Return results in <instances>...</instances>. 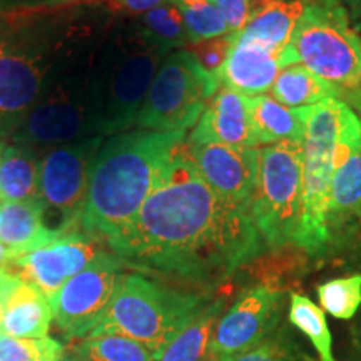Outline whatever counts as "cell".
Masks as SVG:
<instances>
[{"instance_id": "e575fe53", "label": "cell", "mask_w": 361, "mask_h": 361, "mask_svg": "<svg viewBox=\"0 0 361 361\" xmlns=\"http://www.w3.org/2000/svg\"><path fill=\"white\" fill-rule=\"evenodd\" d=\"M80 2L84 0H0V16L54 11V8L71 7Z\"/></svg>"}, {"instance_id": "ba28073f", "label": "cell", "mask_w": 361, "mask_h": 361, "mask_svg": "<svg viewBox=\"0 0 361 361\" xmlns=\"http://www.w3.org/2000/svg\"><path fill=\"white\" fill-rule=\"evenodd\" d=\"M296 62L336 87L361 85V39L338 0H306L291 35Z\"/></svg>"}, {"instance_id": "5bb4252c", "label": "cell", "mask_w": 361, "mask_h": 361, "mask_svg": "<svg viewBox=\"0 0 361 361\" xmlns=\"http://www.w3.org/2000/svg\"><path fill=\"white\" fill-rule=\"evenodd\" d=\"M189 157L201 178L221 200L250 213L259 176L258 147L189 144Z\"/></svg>"}, {"instance_id": "52a82bcc", "label": "cell", "mask_w": 361, "mask_h": 361, "mask_svg": "<svg viewBox=\"0 0 361 361\" xmlns=\"http://www.w3.org/2000/svg\"><path fill=\"white\" fill-rule=\"evenodd\" d=\"M346 104L328 99L301 107L306 121L301 176V213L295 245L310 255H322L331 245L328 228L329 188Z\"/></svg>"}, {"instance_id": "ffe728a7", "label": "cell", "mask_w": 361, "mask_h": 361, "mask_svg": "<svg viewBox=\"0 0 361 361\" xmlns=\"http://www.w3.org/2000/svg\"><path fill=\"white\" fill-rule=\"evenodd\" d=\"M52 322L49 298L27 281H22L0 306V333L4 335L40 340L47 338Z\"/></svg>"}, {"instance_id": "4dcf8cb0", "label": "cell", "mask_w": 361, "mask_h": 361, "mask_svg": "<svg viewBox=\"0 0 361 361\" xmlns=\"http://www.w3.org/2000/svg\"><path fill=\"white\" fill-rule=\"evenodd\" d=\"M223 361H311V358L305 355L288 331H274L251 350Z\"/></svg>"}, {"instance_id": "6da1fadb", "label": "cell", "mask_w": 361, "mask_h": 361, "mask_svg": "<svg viewBox=\"0 0 361 361\" xmlns=\"http://www.w3.org/2000/svg\"><path fill=\"white\" fill-rule=\"evenodd\" d=\"M107 246L137 269L213 284L255 258L264 243L250 213L221 200L183 147L168 178Z\"/></svg>"}, {"instance_id": "b9f144b4", "label": "cell", "mask_w": 361, "mask_h": 361, "mask_svg": "<svg viewBox=\"0 0 361 361\" xmlns=\"http://www.w3.org/2000/svg\"><path fill=\"white\" fill-rule=\"evenodd\" d=\"M360 219H361V218H360Z\"/></svg>"}, {"instance_id": "5b68a950", "label": "cell", "mask_w": 361, "mask_h": 361, "mask_svg": "<svg viewBox=\"0 0 361 361\" xmlns=\"http://www.w3.org/2000/svg\"><path fill=\"white\" fill-rule=\"evenodd\" d=\"M169 54L144 37L137 24L109 30L97 56V135L128 133L135 126L157 69Z\"/></svg>"}, {"instance_id": "603a6c76", "label": "cell", "mask_w": 361, "mask_h": 361, "mask_svg": "<svg viewBox=\"0 0 361 361\" xmlns=\"http://www.w3.org/2000/svg\"><path fill=\"white\" fill-rule=\"evenodd\" d=\"M40 154L19 144H0V202L40 200Z\"/></svg>"}, {"instance_id": "60d3db41", "label": "cell", "mask_w": 361, "mask_h": 361, "mask_svg": "<svg viewBox=\"0 0 361 361\" xmlns=\"http://www.w3.org/2000/svg\"><path fill=\"white\" fill-rule=\"evenodd\" d=\"M0 206H2V202H0Z\"/></svg>"}, {"instance_id": "ac0fdd59", "label": "cell", "mask_w": 361, "mask_h": 361, "mask_svg": "<svg viewBox=\"0 0 361 361\" xmlns=\"http://www.w3.org/2000/svg\"><path fill=\"white\" fill-rule=\"evenodd\" d=\"M189 144H221V146H259L252 128L250 101L236 90L223 87L207 102L204 112L194 126Z\"/></svg>"}, {"instance_id": "277c9868", "label": "cell", "mask_w": 361, "mask_h": 361, "mask_svg": "<svg viewBox=\"0 0 361 361\" xmlns=\"http://www.w3.org/2000/svg\"><path fill=\"white\" fill-rule=\"evenodd\" d=\"M109 32V30H107ZM107 32L90 40L59 69L11 142L34 151L97 135V56Z\"/></svg>"}, {"instance_id": "7402d4cb", "label": "cell", "mask_w": 361, "mask_h": 361, "mask_svg": "<svg viewBox=\"0 0 361 361\" xmlns=\"http://www.w3.org/2000/svg\"><path fill=\"white\" fill-rule=\"evenodd\" d=\"M247 101L258 144L305 141L306 121L301 107L291 109L266 94L247 97Z\"/></svg>"}, {"instance_id": "3957f363", "label": "cell", "mask_w": 361, "mask_h": 361, "mask_svg": "<svg viewBox=\"0 0 361 361\" xmlns=\"http://www.w3.org/2000/svg\"><path fill=\"white\" fill-rule=\"evenodd\" d=\"M186 133L135 129L104 139L94 162L80 226L111 239L137 216L147 197L168 178Z\"/></svg>"}, {"instance_id": "e0dca14e", "label": "cell", "mask_w": 361, "mask_h": 361, "mask_svg": "<svg viewBox=\"0 0 361 361\" xmlns=\"http://www.w3.org/2000/svg\"><path fill=\"white\" fill-rule=\"evenodd\" d=\"M298 64L288 45L283 51L231 34V49L218 72L219 85L246 97L261 96L273 87L281 69Z\"/></svg>"}, {"instance_id": "484cf974", "label": "cell", "mask_w": 361, "mask_h": 361, "mask_svg": "<svg viewBox=\"0 0 361 361\" xmlns=\"http://www.w3.org/2000/svg\"><path fill=\"white\" fill-rule=\"evenodd\" d=\"M288 318L293 326L300 329L313 343L319 361H336L333 355V341L326 316L318 305H314L310 298L293 293Z\"/></svg>"}, {"instance_id": "83f0119b", "label": "cell", "mask_w": 361, "mask_h": 361, "mask_svg": "<svg viewBox=\"0 0 361 361\" xmlns=\"http://www.w3.org/2000/svg\"><path fill=\"white\" fill-rule=\"evenodd\" d=\"M183 17L188 40L200 44L229 34L223 13L213 0H171Z\"/></svg>"}, {"instance_id": "8992f818", "label": "cell", "mask_w": 361, "mask_h": 361, "mask_svg": "<svg viewBox=\"0 0 361 361\" xmlns=\"http://www.w3.org/2000/svg\"><path fill=\"white\" fill-rule=\"evenodd\" d=\"M202 308L200 296L171 290L142 274H123L106 313L89 336L130 338L146 346L157 361L173 338Z\"/></svg>"}, {"instance_id": "4fadbf2b", "label": "cell", "mask_w": 361, "mask_h": 361, "mask_svg": "<svg viewBox=\"0 0 361 361\" xmlns=\"http://www.w3.org/2000/svg\"><path fill=\"white\" fill-rule=\"evenodd\" d=\"M281 303L283 290L271 284L243 293L216 323L209 361L231 358L264 341L278 326Z\"/></svg>"}, {"instance_id": "cb8c5ba5", "label": "cell", "mask_w": 361, "mask_h": 361, "mask_svg": "<svg viewBox=\"0 0 361 361\" xmlns=\"http://www.w3.org/2000/svg\"><path fill=\"white\" fill-rule=\"evenodd\" d=\"M223 301L206 305L166 346L157 361H209L211 340Z\"/></svg>"}, {"instance_id": "8d00e7d4", "label": "cell", "mask_w": 361, "mask_h": 361, "mask_svg": "<svg viewBox=\"0 0 361 361\" xmlns=\"http://www.w3.org/2000/svg\"><path fill=\"white\" fill-rule=\"evenodd\" d=\"M345 11L348 12V17L355 22V25L361 29V0H338Z\"/></svg>"}, {"instance_id": "44dd1931", "label": "cell", "mask_w": 361, "mask_h": 361, "mask_svg": "<svg viewBox=\"0 0 361 361\" xmlns=\"http://www.w3.org/2000/svg\"><path fill=\"white\" fill-rule=\"evenodd\" d=\"M306 0H258L247 24L236 35L283 51L305 12Z\"/></svg>"}, {"instance_id": "d6986e66", "label": "cell", "mask_w": 361, "mask_h": 361, "mask_svg": "<svg viewBox=\"0 0 361 361\" xmlns=\"http://www.w3.org/2000/svg\"><path fill=\"white\" fill-rule=\"evenodd\" d=\"M62 233L66 231L49 228L45 223V206L40 200L2 202L0 206V243L16 259L49 245Z\"/></svg>"}, {"instance_id": "f35d334b", "label": "cell", "mask_w": 361, "mask_h": 361, "mask_svg": "<svg viewBox=\"0 0 361 361\" xmlns=\"http://www.w3.org/2000/svg\"><path fill=\"white\" fill-rule=\"evenodd\" d=\"M61 361H84L78 353H72V355H62Z\"/></svg>"}, {"instance_id": "f1b7e54d", "label": "cell", "mask_w": 361, "mask_h": 361, "mask_svg": "<svg viewBox=\"0 0 361 361\" xmlns=\"http://www.w3.org/2000/svg\"><path fill=\"white\" fill-rule=\"evenodd\" d=\"M74 353L84 361H156L146 346L121 335L82 338Z\"/></svg>"}, {"instance_id": "f546056e", "label": "cell", "mask_w": 361, "mask_h": 361, "mask_svg": "<svg viewBox=\"0 0 361 361\" xmlns=\"http://www.w3.org/2000/svg\"><path fill=\"white\" fill-rule=\"evenodd\" d=\"M316 293L322 310L338 319H351L361 306V274L329 279Z\"/></svg>"}, {"instance_id": "74e56055", "label": "cell", "mask_w": 361, "mask_h": 361, "mask_svg": "<svg viewBox=\"0 0 361 361\" xmlns=\"http://www.w3.org/2000/svg\"><path fill=\"white\" fill-rule=\"evenodd\" d=\"M13 259L16 258H13L12 252L0 243V268H8L13 263Z\"/></svg>"}, {"instance_id": "ab89813d", "label": "cell", "mask_w": 361, "mask_h": 361, "mask_svg": "<svg viewBox=\"0 0 361 361\" xmlns=\"http://www.w3.org/2000/svg\"><path fill=\"white\" fill-rule=\"evenodd\" d=\"M42 361H61V360H42Z\"/></svg>"}, {"instance_id": "4316f807", "label": "cell", "mask_w": 361, "mask_h": 361, "mask_svg": "<svg viewBox=\"0 0 361 361\" xmlns=\"http://www.w3.org/2000/svg\"><path fill=\"white\" fill-rule=\"evenodd\" d=\"M135 24L149 42L166 54L173 52V49L184 47L189 42L183 17L171 0L139 16Z\"/></svg>"}, {"instance_id": "9c48e42d", "label": "cell", "mask_w": 361, "mask_h": 361, "mask_svg": "<svg viewBox=\"0 0 361 361\" xmlns=\"http://www.w3.org/2000/svg\"><path fill=\"white\" fill-rule=\"evenodd\" d=\"M219 89L188 49H178L162 61L134 128L154 133H179L196 126L207 102Z\"/></svg>"}, {"instance_id": "2e32d148", "label": "cell", "mask_w": 361, "mask_h": 361, "mask_svg": "<svg viewBox=\"0 0 361 361\" xmlns=\"http://www.w3.org/2000/svg\"><path fill=\"white\" fill-rule=\"evenodd\" d=\"M355 218H361V119L345 106L329 188L328 228L331 241Z\"/></svg>"}, {"instance_id": "7a4b0ae2", "label": "cell", "mask_w": 361, "mask_h": 361, "mask_svg": "<svg viewBox=\"0 0 361 361\" xmlns=\"http://www.w3.org/2000/svg\"><path fill=\"white\" fill-rule=\"evenodd\" d=\"M64 8L0 16V144L11 142L54 74L107 32L92 17Z\"/></svg>"}, {"instance_id": "d4e9b609", "label": "cell", "mask_w": 361, "mask_h": 361, "mask_svg": "<svg viewBox=\"0 0 361 361\" xmlns=\"http://www.w3.org/2000/svg\"><path fill=\"white\" fill-rule=\"evenodd\" d=\"M271 94L286 107H310L328 99H338L340 89L313 74L301 64L281 69L274 80Z\"/></svg>"}, {"instance_id": "1f68e13d", "label": "cell", "mask_w": 361, "mask_h": 361, "mask_svg": "<svg viewBox=\"0 0 361 361\" xmlns=\"http://www.w3.org/2000/svg\"><path fill=\"white\" fill-rule=\"evenodd\" d=\"M64 348L52 338L22 340L0 333V361H42L61 360Z\"/></svg>"}, {"instance_id": "7c38bea8", "label": "cell", "mask_w": 361, "mask_h": 361, "mask_svg": "<svg viewBox=\"0 0 361 361\" xmlns=\"http://www.w3.org/2000/svg\"><path fill=\"white\" fill-rule=\"evenodd\" d=\"M123 264L114 252L101 251L49 300L54 322L67 338L82 340L97 326L123 278Z\"/></svg>"}, {"instance_id": "8fae6325", "label": "cell", "mask_w": 361, "mask_h": 361, "mask_svg": "<svg viewBox=\"0 0 361 361\" xmlns=\"http://www.w3.org/2000/svg\"><path fill=\"white\" fill-rule=\"evenodd\" d=\"M104 139L92 135L40 151L39 197L45 213L54 209L61 216L64 231H69L72 224H80L94 162Z\"/></svg>"}, {"instance_id": "836d02e7", "label": "cell", "mask_w": 361, "mask_h": 361, "mask_svg": "<svg viewBox=\"0 0 361 361\" xmlns=\"http://www.w3.org/2000/svg\"><path fill=\"white\" fill-rule=\"evenodd\" d=\"M213 2L223 13L229 34H236L247 24L258 0H213Z\"/></svg>"}, {"instance_id": "d590c367", "label": "cell", "mask_w": 361, "mask_h": 361, "mask_svg": "<svg viewBox=\"0 0 361 361\" xmlns=\"http://www.w3.org/2000/svg\"><path fill=\"white\" fill-rule=\"evenodd\" d=\"M111 2L114 4L116 7L123 8L126 12L139 13V16H142V13L159 7L162 4L169 2V0H111Z\"/></svg>"}, {"instance_id": "d6a6232c", "label": "cell", "mask_w": 361, "mask_h": 361, "mask_svg": "<svg viewBox=\"0 0 361 361\" xmlns=\"http://www.w3.org/2000/svg\"><path fill=\"white\" fill-rule=\"evenodd\" d=\"M229 49H231V34L223 35V37L218 39L204 40V42L200 44H194V49L191 52L196 56L197 62L216 78L219 69L226 62Z\"/></svg>"}, {"instance_id": "30bf717a", "label": "cell", "mask_w": 361, "mask_h": 361, "mask_svg": "<svg viewBox=\"0 0 361 361\" xmlns=\"http://www.w3.org/2000/svg\"><path fill=\"white\" fill-rule=\"evenodd\" d=\"M303 142H279L261 149L259 176L251 219L266 247L295 243L301 213Z\"/></svg>"}, {"instance_id": "9a60e30c", "label": "cell", "mask_w": 361, "mask_h": 361, "mask_svg": "<svg viewBox=\"0 0 361 361\" xmlns=\"http://www.w3.org/2000/svg\"><path fill=\"white\" fill-rule=\"evenodd\" d=\"M101 252L97 238L89 233L66 231L52 243L13 259L11 268L51 300Z\"/></svg>"}]
</instances>
